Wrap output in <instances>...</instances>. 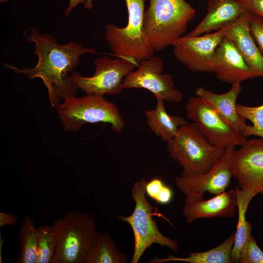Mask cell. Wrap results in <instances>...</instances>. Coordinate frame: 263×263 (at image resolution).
Returning <instances> with one entry per match:
<instances>
[{
    "instance_id": "1",
    "label": "cell",
    "mask_w": 263,
    "mask_h": 263,
    "mask_svg": "<svg viewBox=\"0 0 263 263\" xmlns=\"http://www.w3.org/2000/svg\"><path fill=\"white\" fill-rule=\"evenodd\" d=\"M23 35L27 41L35 44L34 53L38 57L37 64L32 68H19L4 63L5 68L30 79L40 78L47 89L52 107L62 99L76 96V90L68 74L78 65L83 55L95 54L96 50L75 41L59 44L51 35L41 33L33 27L25 29Z\"/></svg>"
},
{
    "instance_id": "2",
    "label": "cell",
    "mask_w": 263,
    "mask_h": 263,
    "mask_svg": "<svg viewBox=\"0 0 263 263\" xmlns=\"http://www.w3.org/2000/svg\"><path fill=\"white\" fill-rule=\"evenodd\" d=\"M57 245L51 263H87L100 233L87 214L70 211L52 225Z\"/></svg>"
},
{
    "instance_id": "3",
    "label": "cell",
    "mask_w": 263,
    "mask_h": 263,
    "mask_svg": "<svg viewBox=\"0 0 263 263\" xmlns=\"http://www.w3.org/2000/svg\"><path fill=\"white\" fill-rule=\"evenodd\" d=\"M195 10L186 0H150L143 26L155 51H161L182 37Z\"/></svg>"
},
{
    "instance_id": "4",
    "label": "cell",
    "mask_w": 263,
    "mask_h": 263,
    "mask_svg": "<svg viewBox=\"0 0 263 263\" xmlns=\"http://www.w3.org/2000/svg\"><path fill=\"white\" fill-rule=\"evenodd\" d=\"M64 130L75 132L86 123H109L113 131L121 132L125 126L119 109L104 95L86 94L68 97L54 107Z\"/></svg>"
},
{
    "instance_id": "5",
    "label": "cell",
    "mask_w": 263,
    "mask_h": 263,
    "mask_svg": "<svg viewBox=\"0 0 263 263\" xmlns=\"http://www.w3.org/2000/svg\"><path fill=\"white\" fill-rule=\"evenodd\" d=\"M128 12L127 25L120 28L114 24L105 25V38L113 55L131 60L137 67L142 60L153 56L154 50L143 26L145 0H125Z\"/></svg>"
},
{
    "instance_id": "6",
    "label": "cell",
    "mask_w": 263,
    "mask_h": 263,
    "mask_svg": "<svg viewBox=\"0 0 263 263\" xmlns=\"http://www.w3.org/2000/svg\"><path fill=\"white\" fill-rule=\"evenodd\" d=\"M170 157L188 173L208 171L224 154L225 149L211 144L194 123L181 126L175 136L167 142Z\"/></svg>"
},
{
    "instance_id": "7",
    "label": "cell",
    "mask_w": 263,
    "mask_h": 263,
    "mask_svg": "<svg viewBox=\"0 0 263 263\" xmlns=\"http://www.w3.org/2000/svg\"><path fill=\"white\" fill-rule=\"evenodd\" d=\"M147 180L143 178L135 182L131 189V195L135 207L131 215L127 216L119 215L118 218L129 224L134 236V249L131 263H137L145 251L156 244L166 246L174 252L178 250L177 241L164 235L160 231L157 224L152 217L153 209L146 198Z\"/></svg>"
},
{
    "instance_id": "8",
    "label": "cell",
    "mask_w": 263,
    "mask_h": 263,
    "mask_svg": "<svg viewBox=\"0 0 263 263\" xmlns=\"http://www.w3.org/2000/svg\"><path fill=\"white\" fill-rule=\"evenodd\" d=\"M94 75L90 77L73 72L70 79L75 89H81L86 94L115 95L123 90L124 78L134 71L137 65L121 58L111 59L108 56L97 58L94 61Z\"/></svg>"
},
{
    "instance_id": "9",
    "label": "cell",
    "mask_w": 263,
    "mask_h": 263,
    "mask_svg": "<svg viewBox=\"0 0 263 263\" xmlns=\"http://www.w3.org/2000/svg\"><path fill=\"white\" fill-rule=\"evenodd\" d=\"M186 110L188 117L197 126L208 141L217 147L240 146L246 140L200 97H190Z\"/></svg>"
},
{
    "instance_id": "10",
    "label": "cell",
    "mask_w": 263,
    "mask_h": 263,
    "mask_svg": "<svg viewBox=\"0 0 263 263\" xmlns=\"http://www.w3.org/2000/svg\"><path fill=\"white\" fill-rule=\"evenodd\" d=\"M228 25L213 33L180 37L172 45L175 57L192 72H212L216 50Z\"/></svg>"
},
{
    "instance_id": "11",
    "label": "cell",
    "mask_w": 263,
    "mask_h": 263,
    "mask_svg": "<svg viewBox=\"0 0 263 263\" xmlns=\"http://www.w3.org/2000/svg\"><path fill=\"white\" fill-rule=\"evenodd\" d=\"M232 177L246 196L253 198L263 190V139L246 140L235 150Z\"/></svg>"
},
{
    "instance_id": "12",
    "label": "cell",
    "mask_w": 263,
    "mask_h": 263,
    "mask_svg": "<svg viewBox=\"0 0 263 263\" xmlns=\"http://www.w3.org/2000/svg\"><path fill=\"white\" fill-rule=\"evenodd\" d=\"M235 147L225 149L224 154L208 171L194 174L182 170L175 179L179 190L186 196H204L205 192L216 195L226 190L232 177V161Z\"/></svg>"
},
{
    "instance_id": "13",
    "label": "cell",
    "mask_w": 263,
    "mask_h": 263,
    "mask_svg": "<svg viewBox=\"0 0 263 263\" xmlns=\"http://www.w3.org/2000/svg\"><path fill=\"white\" fill-rule=\"evenodd\" d=\"M162 60L154 55L141 60L137 69L126 76L122 88L145 89L169 102H180L183 93L174 87L173 76L170 74H163Z\"/></svg>"
},
{
    "instance_id": "14",
    "label": "cell",
    "mask_w": 263,
    "mask_h": 263,
    "mask_svg": "<svg viewBox=\"0 0 263 263\" xmlns=\"http://www.w3.org/2000/svg\"><path fill=\"white\" fill-rule=\"evenodd\" d=\"M237 192L231 189L215 195L208 200L198 194L186 196L182 215L187 223L197 219L222 217L232 218L236 214Z\"/></svg>"
},
{
    "instance_id": "15",
    "label": "cell",
    "mask_w": 263,
    "mask_h": 263,
    "mask_svg": "<svg viewBox=\"0 0 263 263\" xmlns=\"http://www.w3.org/2000/svg\"><path fill=\"white\" fill-rule=\"evenodd\" d=\"M212 72L219 80L232 85L259 77L246 64L234 43L226 37L216 50Z\"/></svg>"
},
{
    "instance_id": "16",
    "label": "cell",
    "mask_w": 263,
    "mask_h": 263,
    "mask_svg": "<svg viewBox=\"0 0 263 263\" xmlns=\"http://www.w3.org/2000/svg\"><path fill=\"white\" fill-rule=\"evenodd\" d=\"M252 14L245 10L236 20L229 24L225 37L234 43L248 66L263 77V56L250 31Z\"/></svg>"
},
{
    "instance_id": "17",
    "label": "cell",
    "mask_w": 263,
    "mask_h": 263,
    "mask_svg": "<svg viewBox=\"0 0 263 263\" xmlns=\"http://www.w3.org/2000/svg\"><path fill=\"white\" fill-rule=\"evenodd\" d=\"M242 90L241 83L232 85L226 93L217 94L203 87L196 91L197 96L207 103L225 122L244 135L247 126L245 119L237 112V99Z\"/></svg>"
},
{
    "instance_id": "18",
    "label": "cell",
    "mask_w": 263,
    "mask_h": 263,
    "mask_svg": "<svg viewBox=\"0 0 263 263\" xmlns=\"http://www.w3.org/2000/svg\"><path fill=\"white\" fill-rule=\"evenodd\" d=\"M204 19L188 34L198 36L217 31L236 20L246 10L241 0H210Z\"/></svg>"
},
{
    "instance_id": "19",
    "label": "cell",
    "mask_w": 263,
    "mask_h": 263,
    "mask_svg": "<svg viewBox=\"0 0 263 263\" xmlns=\"http://www.w3.org/2000/svg\"><path fill=\"white\" fill-rule=\"evenodd\" d=\"M156 108L144 111L150 131L166 143L176 134L179 128L188 122L179 115H170L165 110L164 100L156 96Z\"/></svg>"
},
{
    "instance_id": "20",
    "label": "cell",
    "mask_w": 263,
    "mask_h": 263,
    "mask_svg": "<svg viewBox=\"0 0 263 263\" xmlns=\"http://www.w3.org/2000/svg\"><path fill=\"white\" fill-rule=\"evenodd\" d=\"M235 232L216 247L203 252L189 253L186 257L169 255L167 258L153 257L150 263H162L169 261H181L189 263H231V254L234 243Z\"/></svg>"
},
{
    "instance_id": "21",
    "label": "cell",
    "mask_w": 263,
    "mask_h": 263,
    "mask_svg": "<svg viewBox=\"0 0 263 263\" xmlns=\"http://www.w3.org/2000/svg\"><path fill=\"white\" fill-rule=\"evenodd\" d=\"M235 189L237 192L238 220L231 254V263H240L242 249L248 239L252 235V225L245 218L246 212L252 198L246 196L240 188L236 187Z\"/></svg>"
},
{
    "instance_id": "22",
    "label": "cell",
    "mask_w": 263,
    "mask_h": 263,
    "mask_svg": "<svg viewBox=\"0 0 263 263\" xmlns=\"http://www.w3.org/2000/svg\"><path fill=\"white\" fill-rule=\"evenodd\" d=\"M19 244L18 263H37L38 234L34 221L28 216H24L19 231Z\"/></svg>"
},
{
    "instance_id": "23",
    "label": "cell",
    "mask_w": 263,
    "mask_h": 263,
    "mask_svg": "<svg viewBox=\"0 0 263 263\" xmlns=\"http://www.w3.org/2000/svg\"><path fill=\"white\" fill-rule=\"evenodd\" d=\"M128 261V256L119 250L111 235L104 232L100 233L87 263H127Z\"/></svg>"
},
{
    "instance_id": "24",
    "label": "cell",
    "mask_w": 263,
    "mask_h": 263,
    "mask_svg": "<svg viewBox=\"0 0 263 263\" xmlns=\"http://www.w3.org/2000/svg\"><path fill=\"white\" fill-rule=\"evenodd\" d=\"M38 243L37 263H51L55 253L57 238L51 225L38 227Z\"/></svg>"
},
{
    "instance_id": "25",
    "label": "cell",
    "mask_w": 263,
    "mask_h": 263,
    "mask_svg": "<svg viewBox=\"0 0 263 263\" xmlns=\"http://www.w3.org/2000/svg\"><path fill=\"white\" fill-rule=\"evenodd\" d=\"M237 110L242 117L253 124L252 126L247 125L244 135L246 137L256 135L263 139V104L250 107L237 103Z\"/></svg>"
},
{
    "instance_id": "26",
    "label": "cell",
    "mask_w": 263,
    "mask_h": 263,
    "mask_svg": "<svg viewBox=\"0 0 263 263\" xmlns=\"http://www.w3.org/2000/svg\"><path fill=\"white\" fill-rule=\"evenodd\" d=\"M146 193L150 198L161 205L169 204L173 198L171 188L158 178L148 182L146 186Z\"/></svg>"
},
{
    "instance_id": "27",
    "label": "cell",
    "mask_w": 263,
    "mask_h": 263,
    "mask_svg": "<svg viewBox=\"0 0 263 263\" xmlns=\"http://www.w3.org/2000/svg\"><path fill=\"white\" fill-rule=\"evenodd\" d=\"M241 263H263V251L251 235L244 245L241 253Z\"/></svg>"
},
{
    "instance_id": "28",
    "label": "cell",
    "mask_w": 263,
    "mask_h": 263,
    "mask_svg": "<svg viewBox=\"0 0 263 263\" xmlns=\"http://www.w3.org/2000/svg\"><path fill=\"white\" fill-rule=\"evenodd\" d=\"M250 28L251 34L263 56V18L252 13L250 21Z\"/></svg>"
},
{
    "instance_id": "29",
    "label": "cell",
    "mask_w": 263,
    "mask_h": 263,
    "mask_svg": "<svg viewBox=\"0 0 263 263\" xmlns=\"http://www.w3.org/2000/svg\"><path fill=\"white\" fill-rule=\"evenodd\" d=\"M246 10L263 18V0H241Z\"/></svg>"
},
{
    "instance_id": "30",
    "label": "cell",
    "mask_w": 263,
    "mask_h": 263,
    "mask_svg": "<svg viewBox=\"0 0 263 263\" xmlns=\"http://www.w3.org/2000/svg\"><path fill=\"white\" fill-rule=\"evenodd\" d=\"M81 3H83L85 8L87 10L92 9L94 6V4L90 0H69L68 5L64 12V15L66 17L69 16L74 9Z\"/></svg>"
},
{
    "instance_id": "31",
    "label": "cell",
    "mask_w": 263,
    "mask_h": 263,
    "mask_svg": "<svg viewBox=\"0 0 263 263\" xmlns=\"http://www.w3.org/2000/svg\"><path fill=\"white\" fill-rule=\"evenodd\" d=\"M18 222V218L16 216L5 212H0V227L14 225Z\"/></svg>"
},
{
    "instance_id": "32",
    "label": "cell",
    "mask_w": 263,
    "mask_h": 263,
    "mask_svg": "<svg viewBox=\"0 0 263 263\" xmlns=\"http://www.w3.org/2000/svg\"><path fill=\"white\" fill-rule=\"evenodd\" d=\"M11 0H0V3H4Z\"/></svg>"
},
{
    "instance_id": "33",
    "label": "cell",
    "mask_w": 263,
    "mask_h": 263,
    "mask_svg": "<svg viewBox=\"0 0 263 263\" xmlns=\"http://www.w3.org/2000/svg\"><path fill=\"white\" fill-rule=\"evenodd\" d=\"M261 194H263V190L260 192Z\"/></svg>"
}]
</instances>
